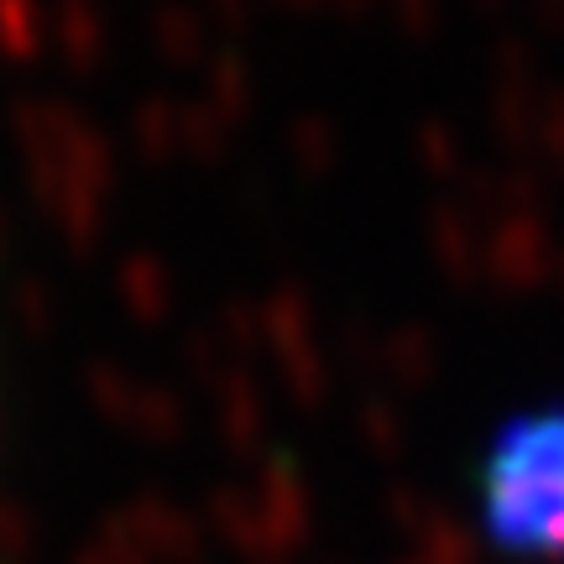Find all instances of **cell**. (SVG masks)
<instances>
[{"instance_id": "cell-1", "label": "cell", "mask_w": 564, "mask_h": 564, "mask_svg": "<svg viewBox=\"0 0 564 564\" xmlns=\"http://www.w3.org/2000/svg\"><path fill=\"white\" fill-rule=\"evenodd\" d=\"M476 497L507 560L564 564V403L528 408L491 434Z\"/></svg>"}]
</instances>
